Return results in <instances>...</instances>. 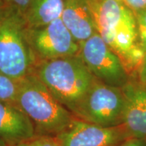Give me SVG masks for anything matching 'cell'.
Wrapping results in <instances>:
<instances>
[{
	"mask_svg": "<svg viewBox=\"0 0 146 146\" xmlns=\"http://www.w3.org/2000/svg\"><path fill=\"white\" fill-rule=\"evenodd\" d=\"M116 146H146V139L129 137Z\"/></svg>",
	"mask_w": 146,
	"mask_h": 146,
	"instance_id": "17",
	"label": "cell"
},
{
	"mask_svg": "<svg viewBox=\"0 0 146 146\" xmlns=\"http://www.w3.org/2000/svg\"><path fill=\"white\" fill-rule=\"evenodd\" d=\"M15 146H62L56 136L35 135Z\"/></svg>",
	"mask_w": 146,
	"mask_h": 146,
	"instance_id": "14",
	"label": "cell"
},
{
	"mask_svg": "<svg viewBox=\"0 0 146 146\" xmlns=\"http://www.w3.org/2000/svg\"><path fill=\"white\" fill-rule=\"evenodd\" d=\"M56 137L62 146H116L130 137L123 125L104 127L76 118Z\"/></svg>",
	"mask_w": 146,
	"mask_h": 146,
	"instance_id": "7",
	"label": "cell"
},
{
	"mask_svg": "<svg viewBox=\"0 0 146 146\" xmlns=\"http://www.w3.org/2000/svg\"><path fill=\"white\" fill-rule=\"evenodd\" d=\"M136 22L140 46L146 54V10L136 11Z\"/></svg>",
	"mask_w": 146,
	"mask_h": 146,
	"instance_id": "15",
	"label": "cell"
},
{
	"mask_svg": "<svg viewBox=\"0 0 146 146\" xmlns=\"http://www.w3.org/2000/svg\"><path fill=\"white\" fill-rule=\"evenodd\" d=\"M35 136L32 122L16 104L0 100V143L15 146Z\"/></svg>",
	"mask_w": 146,
	"mask_h": 146,
	"instance_id": "9",
	"label": "cell"
},
{
	"mask_svg": "<svg viewBox=\"0 0 146 146\" xmlns=\"http://www.w3.org/2000/svg\"><path fill=\"white\" fill-rule=\"evenodd\" d=\"M125 97L120 87L95 80L73 114L78 119L104 127L122 125Z\"/></svg>",
	"mask_w": 146,
	"mask_h": 146,
	"instance_id": "5",
	"label": "cell"
},
{
	"mask_svg": "<svg viewBox=\"0 0 146 146\" xmlns=\"http://www.w3.org/2000/svg\"><path fill=\"white\" fill-rule=\"evenodd\" d=\"M61 19L77 43L88 39L96 33L88 0H64Z\"/></svg>",
	"mask_w": 146,
	"mask_h": 146,
	"instance_id": "11",
	"label": "cell"
},
{
	"mask_svg": "<svg viewBox=\"0 0 146 146\" xmlns=\"http://www.w3.org/2000/svg\"><path fill=\"white\" fill-rule=\"evenodd\" d=\"M14 7V9H16L18 11L19 10L22 12H25L29 8V5L30 4L31 0H5Z\"/></svg>",
	"mask_w": 146,
	"mask_h": 146,
	"instance_id": "18",
	"label": "cell"
},
{
	"mask_svg": "<svg viewBox=\"0 0 146 146\" xmlns=\"http://www.w3.org/2000/svg\"><path fill=\"white\" fill-rule=\"evenodd\" d=\"M64 0H31L26 11L27 21L31 27L37 29L61 18Z\"/></svg>",
	"mask_w": 146,
	"mask_h": 146,
	"instance_id": "12",
	"label": "cell"
},
{
	"mask_svg": "<svg viewBox=\"0 0 146 146\" xmlns=\"http://www.w3.org/2000/svg\"><path fill=\"white\" fill-rule=\"evenodd\" d=\"M5 0H0V18L3 17L10 11L5 4Z\"/></svg>",
	"mask_w": 146,
	"mask_h": 146,
	"instance_id": "20",
	"label": "cell"
},
{
	"mask_svg": "<svg viewBox=\"0 0 146 146\" xmlns=\"http://www.w3.org/2000/svg\"><path fill=\"white\" fill-rule=\"evenodd\" d=\"M16 104L32 122L35 135L56 136L76 118L33 73L18 82Z\"/></svg>",
	"mask_w": 146,
	"mask_h": 146,
	"instance_id": "2",
	"label": "cell"
},
{
	"mask_svg": "<svg viewBox=\"0 0 146 146\" xmlns=\"http://www.w3.org/2000/svg\"><path fill=\"white\" fill-rule=\"evenodd\" d=\"M98 33L128 66L142 63L145 53L137 43L136 19L122 0H88Z\"/></svg>",
	"mask_w": 146,
	"mask_h": 146,
	"instance_id": "1",
	"label": "cell"
},
{
	"mask_svg": "<svg viewBox=\"0 0 146 146\" xmlns=\"http://www.w3.org/2000/svg\"><path fill=\"white\" fill-rule=\"evenodd\" d=\"M129 8L136 11L146 10V0H124Z\"/></svg>",
	"mask_w": 146,
	"mask_h": 146,
	"instance_id": "16",
	"label": "cell"
},
{
	"mask_svg": "<svg viewBox=\"0 0 146 146\" xmlns=\"http://www.w3.org/2000/svg\"><path fill=\"white\" fill-rule=\"evenodd\" d=\"M18 90V82L0 70V100L16 104Z\"/></svg>",
	"mask_w": 146,
	"mask_h": 146,
	"instance_id": "13",
	"label": "cell"
},
{
	"mask_svg": "<svg viewBox=\"0 0 146 146\" xmlns=\"http://www.w3.org/2000/svg\"><path fill=\"white\" fill-rule=\"evenodd\" d=\"M121 89L125 97L122 125L130 137L146 139V89L128 83Z\"/></svg>",
	"mask_w": 146,
	"mask_h": 146,
	"instance_id": "10",
	"label": "cell"
},
{
	"mask_svg": "<svg viewBox=\"0 0 146 146\" xmlns=\"http://www.w3.org/2000/svg\"><path fill=\"white\" fill-rule=\"evenodd\" d=\"M140 78L142 83L146 85V54H145V56L141 63V69H140Z\"/></svg>",
	"mask_w": 146,
	"mask_h": 146,
	"instance_id": "19",
	"label": "cell"
},
{
	"mask_svg": "<svg viewBox=\"0 0 146 146\" xmlns=\"http://www.w3.org/2000/svg\"><path fill=\"white\" fill-rule=\"evenodd\" d=\"M19 18L12 11L0 18V70L19 82L31 73L33 54Z\"/></svg>",
	"mask_w": 146,
	"mask_h": 146,
	"instance_id": "4",
	"label": "cell"
},
{
	"mask_svg": "<svg viewBox=\"0 0 146 146\" xmlns=\"http://www.w3.org/2000/svg\"><path fill=\"white\" fill-rule=\"evenodd\" d=\"M0 146H4L3 145H2V144H1V143H0Z\"/></svg>",
	"mask_w": 146,
	"mask_h": 146,
	"instance_id": "21",
	"label": "cell"
},
{
	"mask_svg": "<svg viewBox=\"0 0 146 146\" xmlns=\"http://www.w3.org/2000/svg\"><path fill=\"white\" fill-rule=\"evenodd\" d=\"M79 46V56L96 79L120 88L128 83L127 72L122 60L98 33L80 43Z\"/></svg>",
	"mask_w": 146,
	"mask_h": 146,
	"instance_id": "6",
	"label": "cell"
},
{
	"mask_svg": "<svg viewBox=\"0 0 146 146\" xmlns=\"http://www.w3.org/2000/svg\"><path fill=\"white\" fill-rule=\"evenodd\" d=\"M32 42L36 52L45 60L76 56L79 52V44L61 18L35 29Z\"/></svg>",
	"mask_w": 146,
	"mask_h": 146,
	"instance_id": "8",
	"label": "cell"
},
{
	"mask_svg": "<svg viewBox=\"0 0 146 146\" xmlns=\"http://www.w3.org/2000/svg\"><path fill=\"white\" fill-rule=\"evenodd\" d=\"M35 74L72 114L96 79L76 55L45 60L37 67Z\"/></svg>",
	"mask_w": 146,
	"mask_h": 146,
	"instance_id": "3",
	"label": "cell"
}]
</instances>
